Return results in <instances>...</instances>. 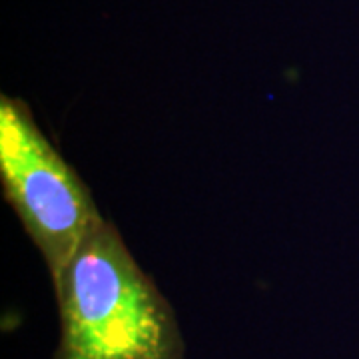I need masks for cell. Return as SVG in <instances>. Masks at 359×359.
<instances>
[{
    "instance_id": "cell-1",
    "label": "cell",
    "mask_w": 359,
    "mask_h": 359,
    "mask_svg": "<svg viewBox=\"0 0 359 359\" xmlns=\"http://www.w3.org/2000/svg\"><path fill=\"white\" fill-rule=\"evenodd\" d=\"M60 341L54 359H186L172 304L102 219L52 282Z\"/></svg>"
},
{
    "instance_id": "cell-2",
    "label": "cell",
    "mask_w": 359,
    "mask_h": 359,
    "mask_svg": "<svg viewBox=\"0 0 359 359\" xmlns=\"http://www.w3.org/2000/svg\"><path fill=\"white\" fill-rule=\"evenodd\" d=\"M0 180L6 202L54 282L104 218L90 188L42 132L30 106L8 94L0 96Z\"/></svg>"
}]
</instances>
